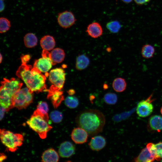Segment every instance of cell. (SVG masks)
Wrapping results in <instances>:
<instances>
[{
    "label": "cell",
    "instance_id": "cell-1",
    "mask_svg": "<svg viewBox=\"0 0 162 162\" xmlns=\"http://www.w3.org/2000/svg\"><path fill=\"white\" fill-rule=\"evenodd\" d=\"M105 120L102 113L94 109L82 111L75 118L77 125L85 130L90 136H94L102 131Z\"/></svg>",
    "mask_w": 162,
    "mask_h": 162
},
{
    "label": "cell",
    "instance_id": "cell-2",
    "mask_svg": "<svg viewBox=\"0 0 162 162\" xmlns=\"http://www.w3.org/2000/svg\"><path fill=\"white\" fill-rule=\"evenodd\" d=\"M36 68L26 63H22L16 71V75L21 79L27 88L32 93L47 90L46 76Z\"/></svg>",
    "mask_w": 162,
    "mask_h": 162
},
{
    "label": "cell",
    "instance_id": "cell-3",
    "mask_svg": "<svg viewBox=\"0 0 162 162\" xmlns=\"http://www.w3.org/2000/svg\"><path fill=\"white\" fill-rule=\"evenodd\" d=\"M1 83L0 105L5 108L7 111L14 107L13 97L21 89L22 83L19 80L12 78L10 80L4 78Z\"/></svg>",
    "mask_w": 162,
    "mask_h": 162
},
{
    "label": "cell",
    "instance_id": "cell-4",
    "mask_svg": "<svg viewBox=\"0 0 162 162\" xmlns=\"http://www.w3.org/2000/svg\"><path fill=\"white\" fill-rule=\"evenodd\" d=\"M0 133L1 142L9 151L14 152L22 145L23 137L21 134L14 133L4 129H1Z\"/></svg>",
    "mask_w": 162,
    "mask_h": 162
},
{
    "label": "cell",
    "instance_id": "cell-5",
    "mask_svg": "<svg viewBox=\"0 0 162 162\" xmlns=\"http://www.w3.org/2000/svg\"><path fill=\"white\" fill-rule=\"evenodd\" d=\"M47 122L42 117L33 114L27 121V123L41 139H44L46 137L47 133L52 128Z\"/></svg>",
    "mask_w": 162,
    "mask_h": 162
},
{
    "label": "cell",
    "instance_id": "cell-6",
    "mask_svg": "<svg viewBox=\"0 0 162 162\" xmlns=\"http://www.w3.org/2000/svg\"><path fill=\"white\" fill-rule=\"evenodd\" d=\"M49 76L52 85L48 90V98L53 93L63 88L65 80V74L63 69L58 68L51 70Z\"/></svg>",
    "mask_w": 162,
    "mask_h": 162
},
{
    "label": "cell",
    "instance_id": "cell-7",
    "mask_svg": "<svg viewBox=\"0 0 162 162\" xmlns=\"http://www.w3.org/2000/svg\"><path fill=\"white\" fill-rule=\"evenodd\" d=\"M33 93L27 87L20 89L13 97L14 107L19 110L26 108L32 102Z\"/></svg>",
    "mask_w": 162,
    "mask_h": 162
},
{
    "label": "cell",
    "instance_id": "cell-8",
    "mask_svg": "<svg viewBox=\"0 0 162 162\" xmlns=\"http://www.w3.org/2000/svg\"><path fill=\"white\" fill-rule=\"evenodd\" d=\"M42 56V58L35 61L33 67L36 68L41 72L47 73L53 65L50 53L48 51L43 50Z\"/></svg>",
    "mask_w": 162,
    "mask_h": 162
},
{
    "label": "cell",
    "instance_id": "cell-9",
    "mask_svg": "<svg viewBox=\"0 0 162 162\" xmlns=\"http://www.w3.org/2000/svg\"><path fill=\"white\" fill-rule=\"evenodd\" d=\"M152 95H150L146 99L140 102L137 105L136 113L141 117H145L149 116L153 110V106L152 104L153 100Z\"/></svg>",
    "mask_w": 162,
    "mask_h": 162
},
{
    "label": "cell",
    "instance_id": "cell-10",
    "mask_svg": "<svg viewBox=\"0 0 162 162\" xmlns=\"http://www.w3.org/2000/svg\"><path fill=\"white\" fill-rule=\"evenodd\" d=\"M76 21L74 14L70 11L66 10L58 14V23L63 28H70L74 24Z\"/></svg>",
    "mask_w": 162,
    "mask_h": 162
},
{
    "label": "cell",
    "instance_id": "cell-11",
    "mask_svg": "<svg viewBox=\"0 0 162 162\" xmlns=\"http://www.w3.org/2000/svg\"><path fill=\"white\" fill-rule=\"evenodd\" d=\"M88 134L85 130L80 127L74 128L72 130L71 136L72 140L76 144H82L86 142Z\"/></svg>",
    "mask_w": 162,
    "mask_h": 162
},
{
    "label": "cell",
    "instance_id": "cell-12",
    "mask_svg": "<svg viewBox=\"0 0 162 162\" xmlns=\"http://www.w3.org/2000/svg\"><path fill=\"white\" fill-rule=\"evenodd\" d=\"M75 150V146L72 142L69 141H65L60 144L58 152L61 157L68 158L74 154Z\"/></svg>",
    "mask_w": 162,
    "mask_h": 162
},
{
    "label": "cell",
    "instance_id": "cell-13",
    "mask_svg": "<svg viewBox=\"0 0 162 162\" xmlns=\"http://www.w3.org/2000/svg\"><path fill=\"white\" fill-rule=\"evenodd\" d=\"M106 141L105 138L101 135L92 137L88 145L92 150L98 151L103 149L106 146Z\"/></svg>",
    "mask_w": 162,
    "mask_h": 162
},
{
    "label": "cell",
    "instance_id": "cell-14",
    "mask_svg": "<svg viewBox=\"0 0 162 162\" xmlns=\"http://www.w3.org/2000/svg\"><path fill=\"white\" fill-rule=\"evenodd\" d=\"M42 162H58L59 155L53 148H50L45 151L41 157Z\"/></svg>",
    "mask_w": 162,
    "mask_h": 162
},
{
    "label": "cell",
    "instance_id": "cell-15",
    "mask_svg": "<svg viewBox=\"0 0 162 162\" xmlns=\"http://www.w3.org/2000/svg\"><path fill=\"white\" fill-rule=\"evenodd\" d=\"M86 32L91 37L97 38L102 35L103 30L101 26L99 23L94 22L88 26Z\"/></svg>",
    "mask_w": 162,
    "mask_h": 162
},
{
    "label": "cell",
    "instance_id": "cell-16",
    "mask_svg": "<svg viewBox=\"0 0 162 162\" xmlns=\"http://www.w3.org/2000/svg\"><path fill=\"white\" fill-rule=\"evenodd\" d=\"M153 155L155 159L159 161L162 158V142L156 144L149 143L146 147Z\"/></svg>",
    "mask_w": 162,
    "mask_h": 162
},
{
    "label": "cell",
    "instance_id": "cell-17",
    "mask_svg": "<svg viewBox=\"0 0 162 162\" xmlns=\"http://www.w3.org/2000/svg\"><path fill=\"white\" fill-rule=\"evenodd\" d=\"M155 159L153 155L146 147L142 150L138 156L134 159L133 162H152Z\"/></svg>",
    "mask_w": 162,
    "mask_h": 162
},
{
    "label": "cell",
    "instance_id": "cell-18",
    "mask_svg": "<svg viewBox=\"0 0 162 162\" xmlns=\"http://www.w3.org/2000/svg\"><path fill=\"white\" fill-rule=\"evenodd\" d=\"M40 44L43 50L47 51L52 50L56 44L54 38L49 35H46L42 37L40 40Z\"/></svg>",
    "mask_w": 162,
    "mask_h": 162
},
{
    "label": "cell",
    "instance_id": "cell-19",
    "mask_svg": "<svg viewBox=\"0 0 162 162\" xmlns=\"http://www.w3.org/2000/svg\"><path fill=\"white\" fill-rule=\"evenodd\" d=\"M50 55L53 65L62 62L64 60L65 56L64 50L58 48L53 49L50 53Z\"/></svg>",
    "mask_w": 162,
    "mask_h": 162
},
{
    "label": "cell",
    "instance_id": "cell-20",
    "mask_svg": "<svg viewBox=\"0 0 162 162\" xmlns=\"http://www.w3.org/2000/svg\"><path fill=\"white\" fill-rule=\"evenodd\" d=\"M49 109L46 102L41 101L39 102L37 109L34 111L33 114L39 115L44 118L48 122L49 116L48 114Z\"/></svg>",
    "mask_w": 162,
    "mask_h": 162
},
{
    "label": "cell",
    "instance_id": "cell-21",
    "mask_svg": "<svg viewBox=\"0 0 162 162\" xmlns=\"http://www.w3.org/2000/svg\"><path fill=\"white\" fill-rule=\"evenodd\" d=\"M149 125L151 128L154 130L160 132L162 130V117L155 115L151 117L149 119Z\"/></svg>",
    "mask_w": 162,
    "mask_h": 162
},
{
    "label": "cell",
    "instance_id": "cell-22",
    "mask_svg": "<svg viewBox=\"0 0 162 162\" xmlns=\"http://www.w3.org/2000/svg\"><path fill=\"white\" fill-rule=\"evenodd\" d=\"M90 60L88 58L85 54L78 56L76 60L75 67L78 70L85 69L88 66Z\"/></svg>",
    "mask_w": 162,
    "mask_h": 162
},
{
    "label": "cell",
    "instance_id": "cell-23",
    "mask_svg": "<svg viewBox=\"0 0 162 162\" xmlns=\"http://www.w3.org/2000/svg\"><path fill=\"white\" fill-rule=\"evenodd\" d=\"M127 86L126 82L124 79L118 77L113 80L112 86L113 89L116 92H121L125 89Z\"/></svg>",
    "mask_w": 162,
    "mask_h": 162
},
{
    "label": "cell",
    "instance_id": "cell-24",
    "mask_svg": "<svg viewBox=\"0 0 162 162\" xmlns=\"http://www.w3.org/2000/svg\"><path fill=\"white\" fill-rule=\"evenodd\" d=\"M50 98L53 106L55 108H57L64 99L63 92L61 90L55 92L49 98Z\"/></svg>",
    "mask_w": 162,
    "mask_h": 162
},
{
    "label": "cell",
    "instance_id": "cell-25",
    "mask_svg": "<svg viewBox=\"0 0 162 162\" xmlns=\"http://www.w3.org/2000/svg\"><path fill=\"white\" fill-rule=\"evenodd\" d=\"M155 52L154 47L152 45L149 44L143 45L141 50V54L142 57L147 59L152 57Z\"/></svg>",
    "mask_w": 162,
    "mask_h": 162
},
{
    "label": "cell",
    "instance_id": "cell-26",
    "mask_svg": "<svg viewBox=\"0 0 162 162\" xmlns=\"http://www.w3.org/2000/svg\"><path fill=\"white\" fill-rule=\"evenodd\" d=\"M24 41L25 46L27 48H32L37 44L38 39L36 35L32 33L26 34L24 38Z\"/></svg>",
    "mask_w": 162,
    "mask_h": 162
},
{
    "label": "cell",
    "instance_id": "cell-27",
    "mask_svg": "<svg viewBox=\"0 0 162 162\" xmlns=\"http://www.w3.org/2000/svg\"><path fill=\"white\" fill-rule=\"evenodd\" d=\"M64 103L65 105L68 108L74 109L78 106L79 100L76 97L74 96H69L66 98Z\"/></svg>",
    "mask_w": 162,
    "mask_h": 162
},
{
    "label": "cell",
    "instance_id": "cell-28",
    "mask_svg": "<svg viewBox=\"0 0 162 162\" xmlns=\"http://www.w3.org/2000/svg\"><path fill=\"white\" fill-rule=\"evenodd\" d=\"M121 27L119 22L115 20L110 22L106 25L107 28L110 32L113 33L118 32L120 30Z\"/></svg>",
    "mask_w": 162,
    "mask_h": 162
},
{
    "label": "cell",
    "instance_id": "cell-29",
    "mask_svg": "<svg viewBox=\"0 0 162 162\" xmlns=\"http://www.w3.org/2000/svg\"><path fill=\"white\" fill-rule=\"evenodd\" d=\"M117 96L114 93L108 92L106 93L104 97V101L109 105H113L116 103L117 101Z\"/></svg>",
    "mask_w": 162,
    "mask_h": 162
},
{
    "label": "cell",
    "instance_id": "cell-30",
    "mask_svg": "<svg viewBox=\"0 0 162 162\" xmlns=\"http://www.w3.org/2000/svg\"><path fill=\"white\" fill-rule=\"evenodd\" d=\"M10 21L6 18L1 17L0 18V32H5L8 30L10 27Z\"/></svg>",
    "mask_w": 162,
    "mask_h": 162
},
{
    "label": "cell",
    "instance_id": "cell-31",
    "mask_svg": "<svg viewBox=\"0 0 162 162\" xmlns=\"http://www.w3.org/2000/svg\"><path fill=\"white\" fill-rule=\"evenodd\" d=\"M50 117L54 123L61 122L63 118L62 113L60 112L54 110L50 114Z\"/></svg>",
    "mask_w": 162,
    "mask_h": 162
},
{
    "label": "cell",
    "instance_id": "cell-32",
    "mask_svg": "<svg viewBox=\"0 0 162 162\" xmlns=\"http://www.w3.org/2000/svg\"><path fill=\"white\" fill-rule=\"evenodd\" d=\"M151 0H134L136 3L138 5H142L149 2Z\"/></svg>",
    "mask_w": 162,
    "mask_h": 162
},
{
    "label": "cell",
    "instance_id": "cell-33",
    "mask_svg": "<svg viewBox=\"0 0 162 162\" xmlns=\"http://www.w3.org/2000/svg\"><path fill=\"white\" fill-rule=\"evenodd\" d=\"M30 58V56L28 55H26L21 58V61L22 63H26Z\"/></svg>",
    "mask_w": 162,
    "mask_h": 162
},
{
    "label": "cell",
    "instance_id": "cell-34",
    "mask_svg": "<svg viewBox=\"0 0 162 162\" xmlns=\"http://www.w3.org/2000/svg\"><path fill=\"white\" fill-rule=\"evenodd\" d=\"M6 110L3 107L1 106L0 108V120H1L3 118Z\"/></svg>",
    "mask_w": 162,
    "mask_h": 162
},
{
    "label": "cell",
    "instance_id": "cell-35",
    "mask_svg": "<svg viewBox=\"0 0 162 162\" xmlns=\"http://www.w3.org/2000/svg\"><path fill=\"white\" fill-rule=\"evenodd\" d=\"M5 8V5L3 0H0V12L3 11Z\"/></svg>",
    "mask_w": 162,
    "mask_h": 162
},
{
    "label": "cell",
    "instance_id": "cell-36",
    "mask_svg": "<svg viewBox=\"0 0 162 162\" xmlns=\"http://www.w3.org/2000/svg\"><path fill=\"white\" fill-rule=\"evenodd\" d=\"M7 158V156L4 154L3 153H1L0 154V162H2L3 161L5 160Z\"/></svg>",
    "mask_w": 162,
    "mask_h": 162
},
{
    "label": "cell",
    "instance_id": "cell-37",
    "mask_svg": "<svg viewBox=\"0 0 162 162\" xmlns=\"http://www.w3.org/2000/svg\"><path fill=\"white\" fill-rule=\"evenodd\" d=\"M67 92L70 96H72L75 94V91L73 89H71L69 90Z\"/></svg>",
    "mask_w": 162,
    "mask_h": 162
},
{
    "label": "cell",
    "instance_id": "cell-38",
    "mask_svg": "<svg viewBox=\"0 0 162 162\" xmlns=\"http://www.w3.org/2000/svg\"><path fill=\"white\" fill-rule=\"evenodd\" d=\"M124 2L128 3L131 2L132 0H122Z\"/></svg>",
    "mask_w": 162,
    "mask_h": 162
},
{
    "label": "cell",
    "instance_id": "cell-39",
    "mask_svg": "<svg viewBox=\"0 0 162 162\" xmlns=\"http://www.w3.org/2000/svg\"><path fill=\"white\" fill-rule=\"evenodd\" d=\"M104 89H106L108 88V86L106 84H105L104 86Z\"/></svg>",
    "mask_w": 162,
    "mask_h": 162
},
{
    "label": "cell",
    "instance_id": "cell-40",
    "mask_svg": "<svg viewBox=\"0 0 162 162\" xmlns=\"http://www.w3.org/2000/svg\"><path fill=\"white\" fill-rule=\"evenodd\" d=\"M2 56L1 54H0V63L2 62Z\"/></svg>",
    "mask_w": 162,
    "mask_h": 162
},
{
    "label": "cell",
    "instance_id": "cell-41",
    "mask_svg": "<svg viewBox=\"0 0 162 162\" xmlns=\"http://www.w3.org/2000/svg\"><path fill=\"white\" fill-rule=\"evenodd\" d=\"M160 112H161V114L162 115V106L161 107V108L160 109Z\"/></svg>",
    "mask_w": 162,
    "mask_h": 162
},
{
    "label": "cell",
    "instance_id": "cell-42",
    "mask_svg": "<svg viewBox=\"0 0 162 162\" xmlns=\"http://www.w3.org/2000/svg\"><path fill=\"white\" fill-rule=\"evenodd\" d=\"M65 162H71V161H67Z\"/></svg>",
    "mask_w": 162,
    "mask_h": 162
}]
</instances>
